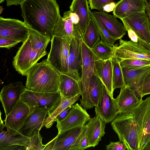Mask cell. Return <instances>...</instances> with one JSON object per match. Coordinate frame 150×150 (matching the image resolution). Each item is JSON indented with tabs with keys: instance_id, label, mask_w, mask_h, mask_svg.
<instances>
[{
	"instance_id": "obj_20",
	"label": "cell",
	"mask_w": 150,
	"mask_h": 150,
	"mask_svg": "<svg viewBox=\"0 0 150 150\" xmlns=\"http://www.w3.org/2000/svg\"><path fill=\"white\" fill-rule=\"evenodd\" d=\"M0 125V150H4L8 146L16 145L24 146L27 148L30 143V138L25 137L8 127L6 131L4 130L5 125L1 118ZM27 149V148H26Z\"/></svg>"
},
{
	"instance_id": "obj_15",
	"label": "cell",
	"mask_w": 150,
	"mask_h": 150,
	"mask_svg": "<svg viewBox=\"0 0 150 150\" xmlns=\"http://www.w3.org/2000/svg\"><path fill=\"white\" fill-rule=\"evenodd\" d=\"M26 90L21 81L11 83L4 86L0 94V101L6 116L12 111L22 95Z\"/></svg>"
},
{
	"instance_id": "obj_50",
	"label": "cell",
	"mask_w": 150,
	"mask_h": 150,
	"mask_svg": "<svg viewBox=\"0 0 150 150\" xmlns=\"http://www.w3.org/2000/svg\"><path fill=\"white\" fill-rule=\"evenodd\" d=\"M5 0H0V3L1 4Z\"/></svg>"
},
{
	"instance_id": "obj_22",
	"label": "cell",
	"mask_w": 150,
	"mask_h": 150,
	"mask_svg": "<svg viewBox=\"0 0 150 150\" xmlns=\"http://www.w3.org/2000/svg\"><path fill=\"white\" fill-rule=\"evenodd\" d=\"M86 125V137L88 147H94L98 144L105 134L106 124L103 121L99 114L91 118Z\"/></svg>"
},
{
	"instance_id": "obj_51",
	"label": "cell",
	"mask_w": 150,
	"mask_h": 150,
	"mask_svg": "<svg viewBox=\"0 0 150 150\" xmlns=\"http://www.w3.org/2000/svg\"><path fill=\"white\" fill-rule=\"evenodd\" d=\"M149 0L150 1V0Z\"/></svg>"
},
{
	"instance_id": "obj_7",
	"label": "cell",
	"mask_w": 150,
	"mask_h": 150,
	"mask_svg": "<svg viewBox=\"0 0 150 150\" xmlns=\"http://www.w3.org/2000/svg\"><path fill=\"white\" fill-rule=\"evenodd\" d=\"M62 97L59 91L42 93L26 90L21 95L20 100L25 103L30 109L47 110L50 115L60 103Z\"/></svg>"
},
{
	"instance_id": "obj_32",
	"label": "cell",
	"mask_w": 150,
	"mask_h": 150,
	"mask_svg": "<svg viewBox=\"0 0 150 150\" xmlns=\"http://www.w3.org/2000/svg\"><path fill=\"white\" fill-rule=\"evenodd\" d=\"M117 44L111 46L100 41L91 49L94 54L99 59L107 60L112 59Z\"/></svg>"
},
{
	"instance_id": "obj_37",
	"label": "cell",
	"mask_w": 150,
	"mask_h": 150,
	"mask_svg": "<svg viewBox=\"0 0 150 150\" xmlns=\"http://www.w3.org/2000/svg\"><path fill=\"white\" fill-rule=\"evenodd\" d=\"M150 94V70L146 74L139 86L136 94L140 99L144 96Z\"/></svg>"
},
{
	"instance_id": "obj_47",
	"label": "cell",
	"mask_w": 150,
	"mask_h": 150,
	"mask_svg": "<svg viewBox=\"0 0 150 150\" xmlns=\"http://www.w3.org/2000/svg\"><path fill=\"white\" fill-rule=\"evenodd\" d=\"M145 12L147 14L149 21L150 27V2H147L146 6L145 9Z\"/></svg>"
},
{
	"instance_id": "obj_26",
	"label": "cell",
	"mask_w": 150,
	"mask_h": 150,
	"mask_svg": "<svg viewBox=\"0 0 150 150\" xmlns=\"http://www.w3.org/2000/svg\"><path fill=\"white\" fill-rule=\"evenodd\" d=\"M87 0H73L70 10L76 13L79 18L78 26L82 36L85 33L91 18Z\"/></svg>"
},
{
	"instance_id": "obj_4",
	"label": "cell",
	"mask_w": 150,
	"mask_h": 150,
	"mask_svg": "<svg viewBox=\"0 0 150 150\" xmlns=\"http://www.w3.org/2000/svg\"><path fill=\"white\" fill-rule=\"evenodd\" d=\"M129 114L137 132L138 150H142L150 140V96L142 100Z\"/></svg>"
},
{
	"instance_id": "obj_28",
	"label": "cell",
	"mask_w": 150,
	"mask_h": 150,
	"mask_svg": "<svg viewBox=\"0 0 150 150\" xmlns=\"http://www.w3.org/2000/svg\"><path fill=\"white\" fill-rule=\"evenodd\" d=\"M122 68L125 86H129L136 94L143 78L150 70V65L135 69Z\"/></svg>"
},
{
	"instance_id": "obj_17",
	"label": "cell",
	"mask_w": 150,
	"mask_h": 150,
	"mask_svg": "<svg viewBox=\"0 0 150 150\" xmlns=\"http://www.w3.org/2000/svg\"><path fill=\"white\" fill-rule=\"evenodd\" d=\"M84 126L58 134L55 137L45 145L43 150H69L80 134Z\"/></svg>"
},
{
	"instance_id": "obj_38",
	"label": "cell",
	"mask_w": 150,
	"mask_h": 150,
	"mask_svg": "<svg viewBox=\"0 0 150 150\" xmlns=\"http://www.w3.org/2000/svg\"><path fill=\"white\" fill-rule=\"evenodd\" d=\"M120 64L122 67L135 69L150 65V61L141 59H127L121 60Z\"/></svg>"
},
{
	"instance_id": "obj_1",
	"label": "cell",
	"mask_w": 150,
	"mask_h": 150,
	"mask_svg": "<svg viewBox=\"0 0 150 150\" xmlns=\"http://www.w3.org/2000/svg\"><path fill=\"white\" fill-rule=\"evenodd\" d=\"M20 5L26 24L31 29L51 38L61 16L56 0H24Z\"/></svg>"
},
{
	"instance_id": "obj_33",
	"label": "cell",
	"mask_w": 150,
	"mask_h": 150,
	"mask_svg": "<svg viewBox=\"0 0 150 150\" xmlns=\"http://www.w3.org/2000/svg\"><path fill=\"white\" fill-rule=\"evenodd\" d=\"M120 61L118 59H112V88L114 91L116 88H121L125 86Z\"/></svg>"
},
{
	"instance_id": "obj_45",
	"label": "cell",
	"mask_w": 150,
	"mask_h": 150,
	"mask_svg": "<svg viewBox=\"0 0 150 150\" xmlns=\"http://www.w3.org/2000/svg\"><path fill=\"white\" fill-rule=\"evenodd\" d=\"M26 148L24 146L14 145L7 147L4 150H26Z\"/></svg>"
},
{
	"instance_id": "obj_8",
	"label": "cell",
	"mask_w": 150,
	"mask_h": 150,
	"mask_svg": "<svg viewBox=\"0 0 150 150\" xmlns=\"http://www.w3.org/2000/svg\"><path fill=\"white\" fill-rule=\"evenodd\" d=\"M47 60L60 74L67 75L70 41L53 36Z\"/></svg>"
},
{
	"instance_id": "obj_43",
	"label": "cell",
	"mask_w": 150,
	"mask_h": 150,
	"mask_svg": "<svg viewBox=\"0 0 150 150\" xmlns=\"http://www.w3.org/2000/svg\"><path fill=\"white\" fill-rule=\"evenodd\" d=\"M71 107L72 105L66 108L59 114L56 118V121L59 122L65 119L69 114Z\"/></svg>"
},
{
	"instance_id": "obj_49",
	"label": "cell",
	"mask_w": 150,
	"mask_h": 150,
	"mask_svg": "<svg viewBox=\"0 0 150 150\" xmlns=\"http://www.w3.org/2000/svg\"><path fill=\"white\" fill-rule=\"evenodd\" d=\"M4 8H3V7L2 6H0V14H1V13L2 12Z\"/></svg>"
},
{
	"instance_id": "obj_46",
	"label": "cell",
	"mask_w": 150,
	"mask_h": 150,
	"mask_svg": "<svg viewBox=\"0 0 150 150\" xmlns=\"http://www.w3.org/2000/svg\"><path fill=\"white\" fill-rule=\"evenodd\" d=\"M6 5L10 6L11 5H21L24 0H6Z\"/></svg>"
},
{
	"instance_id": "obj_40",
	"label": "cell",
	"mask_w": 150,
	"mask_h": 150,
	"mask_svg": "<svg viewBox=\"0 0 150 150\" xmlns=\"http://www.w3.org/2000/svg\"><path fill=\"white\" fill-rule=\"evenodd\" d=\"M113 0H88L91 10L95 9L99 11H103V6Z\"/></svg>"
},
{
	"instance_id": "obj_25",
	"label": "cell",
	"mask_w": 150,
	"mask_h": 150,
	"mask_svg": "<svg viewBox=\"0 0 150 150\" xmlns=\"http://www.w3.org/2000/svg\"><path fill=\"white\" fill-rule=\"evenodd\" d=\"M30 112L28 106L19 100L12 111L6 116L4 121L5 127H8L17 131Z\"/></svg>"
},
{
	"instance_id": "obj_9",
	"label": "cell",
	"mask_w": 150,
	"mask_h": 150,
	"mask_svg": "<svg viewBox=\"0 0 150 150\" xmlns=\"http://www.w3.org/2000/svg\"><path fill=\"white\" fill-rule=\"evenodd\" d=\"M47 53L46 50H38L33 48L28 38L23 42L14 57L13 65L19 74L26 76L30 69Z\"/></svg>"
},
{
	"instance_id": "obj_21",
	"label": "cell",
	"mask_w": 150,
	"mask_h": 150,
	"mask_svg": "<svg viewBox=\"0 0 150 150\" xmlns=\"http://www.w3.org/2000/svg\"><path fill=\"white\" fill-rule=\"evenodd\" d=\"M146 0H120L116 3L113 15L120 20L137 13L145 12Z\"/></svg>"
},
{
	"instance_id": "obj_5",
	"label": "cell",
	"mask_w": 150,
	"mask_h": 150,
	"mask_svg": "<svg viewBox=\"0 0 150 150\" xmlns=\"http://www.w3.org/2000/svg\"><path fill=\"white\" fill-rule=\"evenodd\" d=\"M120 141L128 150H138L137 134L131 114H120L111 124Z\"/></svg>"
},
{
	"instance_id": "obj_19",
	"label": "cell",
	"mask_w": 150,
	"mask_h": 150,
	"mask_svg": "<svg viewBox=\"0 0 150 150\" xmlns=\"http://www.w3.org/2000/svg\"><path fill=\"white\" fill-rule=\"evenodd\" d=\"M93 13L95 18L102 25L110 35L117 40L121 39L127 31L123 24L114 15L102 11H94Z\"/></svg>"
},
{
	"instance_id": "obj_27",
	"label": "cell",
	"mask_w": 150,
	"mask_h": 150,
	"mask_svg": "<svg viewBox=\"0 0 150 150\" xmlns=\"http://www.w3.org/2000/svg\"><path fill=\"white\" fill-rule=\"evenodd\" d=\"M59 89L63 98L69 99L79 94L81 95V82L67 75L60 74Z\"/></svg>"
},
{
	"instance_id": "obj_24",
	"label": "cell",
	"mask_w": 150,
	"mask_h": 150,
	"mask_svg": "<svg viewBox=\"0 0 150 150\" xmlns=\"http://www.w3.org/2000/svg\"><path fill=\"white\" fill-rule=\"evenodd\" d=\"M94 73L102 81L111 97L113 98L112 59L107 60L98 58L95 61Z\"/></svg>"
},
{
	"instance_id": "obj_36",
	"label": "cell",
	"mask_w": 150,
	"mask_h": 150,
	"mask_svg": "<svg viewBox=\"0 0 150 150\" xmlns=\"http://www.w3.org/2000/svg\"><path fill=\"white\" fill-rule=\"evenodd\" d=\"M87 127L85 125L80 134L69 150H84L88 148L86 137Z\"/></svg>"
},
{
	"instance_id": "obj_29",
	"label": "cell",
	"mask_w": 150,
	"mask_h": 150,
	"mask_svg": "<svg viewBox=\"0 0 150 150\" xmlns=\"http://www.w3.org/2000/svg\"><path fill=\"white\" fill-rule=\"evenodd\" d=\"M85 44L90 49L100 41L101 37L97 25L91 18L83 36Z\"/></svg>"
},
{
	"instance_id": "obj_35",
	"label": "cell",
	"mask_w": 150,
	"mask_h": 150,
	"mask_svg": "<svg viewBox=\"0 0 150 150\" xmlns=\"http://www.w3.org/2000/svg\"><path fill=\"white\" fill-rule=\"evenodd\" d=\"M90 16L95 21L99 30L101 37L100 41L110 46H113L117 40L113 38L109 34L102 25L94 16L93 12L90 11Z\"/></svg>"
},
{
	"instance_id": "obj_44",
	"label": "cell",
	"mask_w": 150,
	"mask_h": 150,
	"mask_svg": "<svg viewBox=\"0 0 150 150\" xmlns=\"http://www.w3.org/2000/svg\"><path fill=\"white\" fill-rule=\"evenodd\" d=\"M116 3L113 1L107 3L103 6V11L107 12L113 11L115 7Z\"/></svg>"
},
{
	"instance_id": "obj_3",
	"label": "cell",
	"mask_w": 150,
	"mask_h": 150,
	"mask_svg": "<svg viewBox=\"0 0 150 150\" xmlns=\"http://www.w3.org/2000/svg\"><path fill=\"white\" fill-rule=\"evenodd\" d=\"M121 20L125 27L132 31L129 36L130 40L150 50V27L145 11L134 13Z\"/></svg>"
},
{
	"instance_id": "obj_16",
	"label": "cell",
	"mask_w": 150,
	"mask_h": 150,
	"mask_svg": "<svg viewBox=\"0 0 150 150\" xmlns=\"http://www.w3.org/2000/svg\"><path fill=\"white\" fill-rule=\"evenodd\" d=\"M95 111L106 124L114 120L118 114L115 99L111 97L105 86Z\"/></svg>"
},
{
	"instance_id": "obj_13",
	"label": "cell",
	"mask_w": 150,
	"mask_h": 150,
	"mask_svg": "<svg viewBox=\"0 0 150 150\" xmlns=\"http://www.w3.org/2000/svg\"><path fill=\"white\" fill-rule=\"evenodd\" d=\"M48 110L40 108L30 109L29 113L17 131L30 138L40 133Z\"/></svg>"
},
{
	"instance_id": "obj_42",
	"label": "cell",
	"mask_w": 150,
	"mask_h": 150,
	"mask_svg": "<svg viewBox=\"0 0 150 150\" xmlns=\"http://www.w3.org/2000/svg\"><path fill=\"white\" fill-rule=\"evenodd\" d=\"M120 141L116 142H110L106 146L107 150H125L127 149L125 144Z\"/></svg>"
},
{
	"instance_id": "obj_6",
	"label": "cell",
	"mask_w": 150,
	"mask_h": 150,
	"mask_svg": "<svg viewBox=\"0 0 150 150\" xmlns=\"http://www.w3.org/2000/svg\"><path fill=\"white\" fill-rule=\"evenodd\" d=\"M82 68L81 82L82 86V98L80 105L86 109H90L94 106L93 105L89 93V81L91 76L95 74L94 63L98 58L84 42H81Z\"/></svg>"
},
{
	"instance_id": "obj_14",
	"label": "cell",
	"mask_w": 150,
	"mask_h": 150,
	"mask_svg": "<svg viewBox=\"0 0 150 150\" xmlns=\"http://www.w3.org/2000/svg\"><path fill=\"white\" fill-rule=\"evenodd\" d=\"M91 119L86 109L78 103L72 105L69 114L62 121L57 122L58 133L77 127L83 126Z\"/></svg>"
},
{
	"instance_id": "obj_34",
	"label": "cell",
	"mask_w": 150,
	"mask_h": 150,
	"mask_svg": "<svg viewBox=\"0 0 150 150\" xmlns=\"http://www.w3.org/2000/svg\"><path fill=\"white\" fill-rule=\"evenodd\" d=\"M28 38L33 48L38 50H45L51 39L31 29Z\"/></svg>"
},
{
	"instance_id": "obj_30",
	"label": "cell",
	"mask_w": 150,
	"mask_h": 150,
	"mask_svg": "<svg viewBox=\"0 0 150 150\" xmlns=\"http://www.w3.org/2000/svg\"><path fill=\"white\" fill-rule=\"evenodd\" d=\"M81 94L68 99L62 98V101L58 106L50 115L45 119L43 123L42 127L45 126L47 128L50 127L56 121L57 116L61 112L69 106L73 105L79 99Z\"/></svg>"
},
{
	"instance_id": "obj_10",
	"label": "cell",
	"mask_w": 150,
	"mask_h": 150,
	"mask_svg": "<svg viewBox=\"0 0 150 150\" xmlns=\"http://www.w3.org/2000/svg\"><path fill=\"white\" fill-rule=\"evenodd\" d=\"M83 36L77 27L74 36L70 40V53L68 61V72L67 75L81 81L82 57L81 42Z\"/></svg>"
},
{
	"instance_id": "obj_39",
	"label": "cell",
	"mask_w": 150,
	"mask_h": 150,
	"mask_svg": "<svg viewBox=\"0 0 150 150\" xmlns=\"http://www.w3.org/2000/svg\"><path fill=\"white\" fill-rule=\"evenodd\" d=\"M42 138L40 133L30 138V141L26 150H43L45 145L42 143Z\"/></svg>"
},
{
	"instance_id": "obj_23",
	"label": "cell",
	"mask_w": 150,
	"mask_h": 150,
	"mask_svg": "<svg viewBox=\"0 0 150 150\" xmlns=\"http://www.w3.org/2000/svg\"><path fill=\"white\" fill-rule=\"evenodd\" d=\"M77 25L74 24L71 17L70 11L60 16L55 25L53 36L70 41L74 36Z\"/></svg>"
},
{
	"instance_id": "obj_41",
	"label": "cell",
	"mask_w": 150,
	"mask_h": 150,
	"mask_svg": "<svg viewBox=\"0 0 150 150\" xmlns=\"http://www.w3.org/2000/svg\"><path fill=\"white\" fill-rule=\"evenodd\" d=\"M20 42L13 40L0 38V47L9 49Z\"/></svg>"
},
{
	"instance_id": "obj_18",
	"label": "cell",
	"mask_w": 150,
	"mask_h": 150,
	"mask_svg": "<svg viewBox=\"0 0 150 150\" xmlns=\"http://www.w3.org/2000/svg\"><path fill=\"white\" fill-rule=\"evenodd\" d=\"M119 95L115 99L119 114H129L140 103L134 91L128 86L120 88Z\"/></svg>"
},
{
	"instance_id": "obj_11",
	"label": "cell",
	"mask_w": 150,
	"mask_h": 150,
	"mask_svg": "<svg viewBox=\"0 0 150 150\" xmlns=\"http://www.w3.org/2000/svg\"><path fill=\"white\" fill-rule=\"evenodd\" d=\"M30 30L24 21L0 17V38L23 42L28 38Z\"/></svg>"
},
{
	"instance_id": "obj_12",
	"label": "cell",
	"mask_w": 150,
	"mask_h": 150,
	"mask_svg": "<svg viewBox=\"0 0 150 150\" xmlns=\"http://www.w3.org/2000/svg\"><path fill=\"white\" fill-rule=\"evenodd\" d=\"M112 58L118 59L120 61L137 59L150 61V50L131 40L127 41L121 39L116 47Z\"/></svg>"
},
{
	"instance_id": "obj_48",
	"label": "cell",
	"mask_w": 150,
	"mask_h": 150,
	"mask_svg": "<svg viewBox=\"0 0 150 150\" xmlns=\"http://www.w3.org/2000/svg\"><path fill=\"white\" fill-rule=\"evenodd\" d=\"M150 150V140L144 147L142 150Z\"/></svg>"
},
{
	"instance_id": "obj_2",
	"label": "cell",
	"mask_w": 150,
	"mask_h": 150,
	"mask_svg": "<svg viewBox=\"0 0 150 150\" xmlns=\"http://www.w3.org/2000/svg\"><path fill=\"white\" fill-rule=\"evenodd\" d=\"M60 74L49 62L47 59L35 64L28 71L27 90L42 93L59 91Z\"/></svg>"
},
{
	"instance_id": "obj_31",
	"label": "cell",
	"mask_w": 150,
	"mask_h": 150,
	"mask_svg": "<svg viewBox=\"0 0 150 150\" xmlns=\"http://www.w3.org/2000/svg\"><path fill=\"white\" fill-rule=\"evenodd\" d=\"M104 86L101 80L95 74L91 77L89 93L91 101L94 107L97 106Z\"/></svg>"
}]
</instances>
